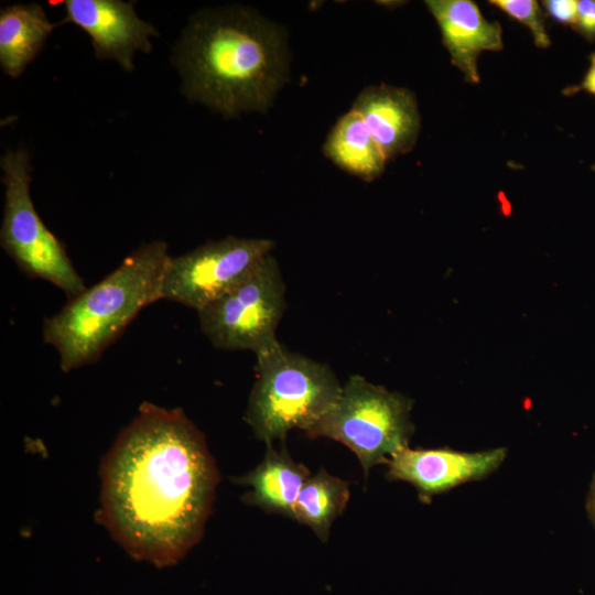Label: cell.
<instances>
[{
    "label": "cell",
    "instance_id": "cell-14",
    "mask_svg": "<svg viewBox=\"0 0 595 595\" xmlns=\"http://www.w3.org/2000/svg\"><path fill=\"white\" fill-rule=\"evenodd\" d=\"M58 24L51 23L36 3L14 4L0 12V65L6 75L20 76Z\"/></svg>",
    "mask_w": 595,
    "mask_h": 595
},
{
    "label": "cell",
    "instance_id": "cell-10",
    "mask_svg": "<svg viewBox=\"0 0 595 595\" xmlns=\"http://www.w3.org/2000/svg\"><path fill=\"white\" fill-rule=\"evenodd\" d=\"M62 3L66 17L61 22L83 29L90 36L98 60H112L125 71H132L134 53L151 52L150 37L158 35V31L137 15L133 2L66 0Z\"/></svg>",
    "mask_w": 595,
    "mask_h": 595
},
{
    "label": "cell",
    "instance_id": "cell-3",
    "mask_svg": "<svg viewBox=\"0 0 595 595\" xmlns=\"http://www.w3.org/2000/svg\"><path fill=\"white\" fill-rule=\"evenodd\" d=\"M169 257L164 241L142 245L44 321V340L63 371L95 363L142 309L161 299Z\"/></svg>",
    "mask_w": 595,
    "mask_h": 595
},
{
    "label": "cell",
    "instance_id": "cell-8",
    "mask_svg": "<svg viewBox=\"0 0 595 595\" xmlns=\"http://www.w3.org/2000/svg\"><path fill=\"white\" fill-rule=\"evenodd\" d=\"M273 248L271 239L228 236L184 255L170 256L161 299L199 312L241 281Z\"/></svg>",
    "mask_w": 595,
    "mask_h": 595
},
{
    "label": "cell",
    "instance_id": "cell-4",
    "mask_svg": "<svg viewBox=\"0 0 595 595\" xmlns=\"http://www.w3.org/2000/svg\"><path fill=\"white\" fill-rule=\"evenodd\" d=\"M256 357L257 379L245 419L267 445L284 440L292 429L306 432L340 396L343 386L329 366L280 342Z\"/></svg>",
    "mask_w": 595,
    "mask_h": 595
},
{
    "label": "cell",
    "instance_id": "cell-21",
    "mask_svg": "<svg viewBox=\"0 0 595 595\" xmlns=\"http://www.w3.org/2000/svg\"><path fill=\"white\" fill-rule=\"evenodd\" d=\"M586 511L592 526L595 529V472L589 485V490L586 499Z\"/></svg>",
    "mask_w": 595,
    "mask_h": 595
},
{
    "label": "cell",
    "instance_id": "cell-19",
    "mask_svg": "<svg viewBox=\"0 0 595 595\" xmlns=\"http://www.w3.org/2000/svg\"><path fill=\"white\" fill-rule=\"evenodd\" d=\"M543 6L548 15L555 22L573 25L576 15L577 1L575 0H547Z\"/></svg>",
    "mask_w": 595,
    "mask_h": 595
},
{
    "label": "cell",
    "instance_id": "cell-11",
    "mask_svg": "<svg viewBox=\"0 0 595 595\" xmlns=\"http://www.w3.org/2000/svg\"><path fill=\"white\" fill-rule=\"evenodd\" d=\"M425 3L441 30L452 64L468 83L477 84L480 53L502 50L500 24L486 20L470 0H428Z\"/></svg>",
    "mask_w": 595,
    "mask_h": 595
},
{
    "label": "cell",
    "instance_id": "cell-1",
    "mask_svg": "<svg viewBox=\"0 0 595 595\" xmlns=\"http://www.w3.org/2000/svg\"><path fill=\"white\" fill-rule=\"evenodd\" d=\"M217 483L183 410L143 402L101 461L96 520L134 560L171 566L202 538Z\"/></svg>",
    "mask_w": 595,
    "mask_h": 595
},
{
    "label": "cell",
    "instance_id": "cell-18",
    "mask_svg": "<svg viewBox=\"0 0 595 595\" xmlns=\"http://www.w3.org/2000/svg\"><path fill=\"white\" fill-rule=\"evenodd\" d=\"M572 28L585 40L595 41V0L577 1L575 21Z\"/></svg>",
    "mask_w": 595,
    "mask_h": 595
},
{
    "label": "cell",
    "instance_id": "cell-5",
    "mask_svg": "<svg viewBox=\"0 0 595 595\" xmlns=\"http://www.w3.org/2000/svg\"><path fill=\"white\" fill-rule=\"evenodd\" d=\"M413 401L353 375L343 385L333 407L306 433L343 443L358 457L367 476L370 468L387 464L409 447L414 433Z\"/></svg>",
    "mask_w": 595,
    "mask_h": 595
},
{
    "label": "cell",
    "instance_id": "cell-2",
    "mask_svg": "<svg viewBox=\"0 0 595 595\" xmlns=\"http://www.w3.org/2000/svg\"><path fill=\"white\" fill-rule=\"evenodd\" d=\"M173 64L188 100L228 118L266 112L288 82L286 33L250 8L206 9L183 30Z\"/></svg>",
    "mask_w": 595,
    "mask_h": 595
},
{
    "label": "cell",
    "instance_id": "cell-12",
    "mask_svg": "<svg viewBox=\"0 0 595 595\" xmlns=\"http://www.w3.org/2000/svg\"><path fill=\"white\" fill-rule=\"evenodd\" d=\"M353 109L361 116L387 160L414 147L421 116L412 91L386 84L368 86L358 95Z\"/></svg>",
    "mask_w": 595,
    "mask_h": 595
},
{
    "label": "cell",
    "instance_id": "cell-9",
    "mask_svg": "<svg viewBox=\"0 0 595 595\" xmlns=\"http://www.w3.org/2000/svg\"><path fill=\"white\" fill-rule=\"evenodd\" d=\"M506 447L477 452L451 447H405L388 461L387 478L411 484L422 502L461 485L483 480L494 474L507 458Z\"/></svg>",
    "mask_w": 595,
    "mask_h": 595
},
{
    "label": "cell",
    "instance_id": "cell-13",
    "mask_svg": "<svg viewBox=\"0 0 595 595\" xmlns=\"http://www.w3.org/2000/svg\"><path fill=\"white\" fill-rule=\"evenodd\" d=\"M309 477V469L295 463L285 450L278 452L268 445L261 464L239 482L250 487L246 502L292 518L298 496Z\"/></svg>",
    "mask_w": 595,
    "mask_h": 595
},
{
    "label": "cell",
    "instance_id": "cell-15",
    "mask_svg": "<svg viewBox=\"0 0 595 595\" xmlns=\"http://www.w3.org/2000/svg\"><path fill=\"white\" fill-rule=\"evenodd\" d=\"M323 152L339 169L365 182L379 177L388 161L364 119L353 108L331 129Z\"/></svg>",
    "mask_w": 595,
    "mask_h": 595
},
{
    "label": "cell",
    "instance_id": "cell-6",
    "mask_svg": "<svg viewBox=\"0 0 595 595\" xmlns=\"http://www.w3.org/2000/svg\"><path fill=\"white\" fill-rule=\"evenodd\" d=\"M4 185V210L0 241L4 251L28 277L47 281L68 299L85 289L64 245L46 227L30 194L32 164L29 153L19 149L0 161Z\"/></svg>",
    "mask_w": 595,
    "mask_h": 595
},
{
    "label": "cell",
    "instance_id": "cell-20",
    "mask_svg": "<svg viewBox=\"0 0 595 595\" xmlns=\"http://www.w3.org/2000/svg\"><path fill=\"white\" fill-rule=\"evenodd\" d=\"M580 91H586L595 96V52L589 56L588 68L577 85L569 86L563 90V95L572 96Z\"/></svg>",
    "mask_w": 595,
    "mask_h": 595
},
{
    "label": "cell",
    "instance_id": "cell-7",
    "mask_svg": "<svg viewBox=\"0 0 595 595\" xmlns=\"http://www.w3.org/2000/svg\"><path fill=\"white\" fill-rule=\"evenodd\" d=\"M285 291L279 263L269 253L235 286L197 312L201 329L217 349L258 355L279 343L275 332L286 306Z\"/></svg>",
    "mask_w": 595,
    "mask_h": 595
},
{
    "label": "cell",
    "instance_id": "cell-16",
    "mask_svg": "<svg viewBox=\"0 0 595 595\" xmlns=\"http://www.w3.org/2000/svg\"><path fill=\"white\" fill-rule=\"evenodd\" d=\"M348 500V484L322 468L305 480L292 519L306 524L322 541H326L333 521L344 511Z\"/></svg>",
    "mask_w": 595,
    "mask_h": 595
},
{
    "label": "cell",
    "instance_id": "cell-17",
    "mask_svg": "<svg viewBox=\"0 0 595 595\" xmlns=\"http://www.w3.org/2000/svg\"><path fill=\"white\" fill-rule=\"evenodd\" d=\"M489 3L524 24L531 31L536 46L540 48L550 46L551 41L544 25V18L537 1L491 0Z\"/></svg>",
    "mask_w": 595,
    "mask_h": 595
}]
</instances>
